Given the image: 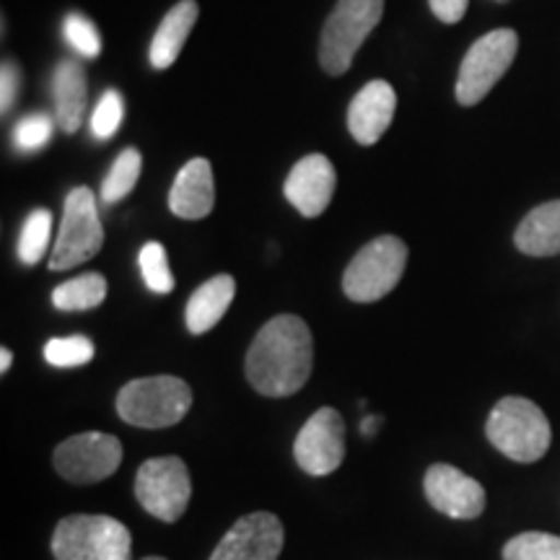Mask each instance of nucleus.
I'll use <instances>...</instances> for the list:
<instances>
[{"label":"nucleus","instance_id":"f03ea898","mask_svg":"<svg viewBox=\"0 0 560 560\" xmlns=\"http://www.w3.org/2000/svg\"><path fill=\"white\" fill-rule=\"evenodd\" d=\"M486 433L490 444L503 457L524 462V465L542 459L552 441L548 416L527 397H503L499 400V405L490 410Z\"/></svg>","mask_w":560,"mask_h":560},{"label":"nucleus","instance_id":"f257e3e1","mask_svg":"<svg viewBox=\"0 0 560 560\" xmlns=\"http://www.w3.org/2000/svg\"><path fill=\"white\" fill-rule=\"evenodd\" d=\"M314 340L296 314L272 317L247 350V380L265 397H289L310 382Z\"/></svg>","mask_w":560,"mask_h":560},{"label":"nucleus","instance_id":"bb28decb","mask_svg":"<svg viewBox=\"0 0 560 560\" xmlns=\"http://www.w3.org/2000/svg\"><path fill=\"white\" fill-rule=\"evenodd\" d=\"M122 115H125V104H122L120 91L115 89L104 91L100 104H96L94 115H91V132H94L100 140H109L117 130H120Z\"/></svg>","mask_w":560,"mask_h":560},{"label":"nucleus","instance_id":"39448f33","mask_svg":"<svg viewBox=\"0 0 560 560\" xmlns=\"http://www.w3.org/2000/svg\"><path fill=\"white\" fill-rule=\"evenodd\" d=\"M384 0H338L319 42V62L330 75H342L353 62L363 39L382 21Z\"/></svg>","mask_w":560,"mask_h":560},{"label":"nucleus","instance_id":"7ed1b4c3","mask_svg":"<svg viewBox=\"0 0 560 560\" xmlns=\"http://www.w3.org/2000/svg\"><path fill=\"white\" fill-rule=\"evenodd\" d=\"M192 408L190 384L177 376H143L125 384L117 395V412L138 429H170Z\"/></svg>","mask_w":560,"mask_h":560},{"label":"nucleus","instance_id":"412c9836","mask_svg":"<svg viewBox=\"0 0 560 560\" xmlns=\"http://www.w3.org/2000/svg\"><path fill=\"white\" fill-rule=\"evenodd\" d=\"M104 299H107V280L100 272H86L52 291V304L60 312L96 310Z\"/></svg>","mask_w":560,"mask_h":560},{"label":"nucleus","instance_id":"f8f14e48","mask_svg":"<svg viewBox=\"0 0 560 560\" xmlns=\"http://www.w3.org/2000/svg\"><path fill=\"white\" fill-rule=\"evenodd\" d=\"M283 550V524L276 514L255 511L231 527L210 560H278Z\"/></svg>","mask_w":560,"mask_h":560},{"label":"nucleus","instance_id":"72a5a7b5","mask_svg":"<svg viewBox=\"0 0 560 560\" xmlns=\"http://www.w3.org/2000/svg\"><path fill=\"white\" fill-rule=\"evenodd\" d=\"M143 560H166V558H143Z\"/></svg>","mask_w":560,"mask_h":560},{"label":"nucleus","instance_id":"a211bd4d","mask_svg":"<svg viewBox=\"0 0 560 560\" xmlns=\"http://www.w3.org/2000/svg\"><path fill=\"white\" fill-rule=\"evenodd\" d=\"M236 293V280L231 276H215L206 280L187 301L185 322L192 335H206L223 319Z\"/></svg>","mask_w":560,"mask_h":560},{"label":"nucleus","instance_id":"4be33fe9","mask_svg":"<svg viewBox=\"0 0 560 560\" xmlns=\"http://www.w3.org/2000/svg\"><path fill=\"white\" fill-rule=\"evenodd\" d=\"M140 166H143V156H140L138 149H125L120 156L115 159L112 170L102 185V202L107 206H115L122 198H128L132 187L138 185Z\"/></svg>","mask_w":560,"mask_h":560},{"label":"nucleus","instance_id":"9d476101","mask_svg":"<svg viewBox=\"0 0 560 560\" xmlns=\"http://www.w3.org/2000/svg\"><path fill=\"white\" fill-rule=\"evenodd\" d=\"M122 462V444L102 431L75 433L62 441L52 454V465L62 478L75 486L107 480Z\"/></svg>","mask_w":560,"mask_h":560},{"label":"nucleus","instance_id":"5701e85b","mask_svg":"<svg viewBox=\"0 0 560 560\" xmlns=\"http://www.w3.org/2000/svg\"><path fill=\"white\" fill-rule=\"evenodd\" d=\"M50 229H52V213L47 208L32 210V215L26 219L24 229L19 236V260L24 265H37L42 255L47 252V242H50Z\"/></svg>","mask_w":560,"mask_h":560},{"label":"nucleus","instance_id":"9b49d317","mask_svg":"<svg viewBox=\"0 0 560 560\" xmlns=\"http://www.w3.org/2000/svg\"><path fill=\"white\" fill-rule=\"evenodd\" d=\"M293 457L306 475L325 478L346 459V423L335 408H319L301 425Z\"/></svg>","mask_w":560,"mask_h":560},{"label":"nucleus","instance_id":"7c9ffc66","mask_svg":"<svg viewBox=\"0 0 560 560\" xmlns=\"http://www.w3.org/2000/svg\"><path fill=\"white\" fill-rule=\"evenodd\" d=\"M16 86H19V70L5 62L3 73H0V109L9 112L16 100Z\"/></svg>","mask_w":560,"mask_h":560},{"label":"nucleus","instance_id":"423d86ee","mask_svg":"<svg viewBox=\"0 0 560 560\" xmlns=\"http://www.w3.org/2000/svg\"><path fill=\"white\" fill-rule=\"evenodd\" d=\"M405 265H408L405 242L397 236H380L350 260L346 276H342V291L350 301H359V304L380 301L400 283Z\"/></svg>","mask_w":560,"mask_h":560},{"label":"nucleus","instance_id":"cd10ccee","mask_svg":"<svg viewBox=\"0 0 560 560\" xmlns=\"http://www.w3.org/2000/svg\"><path fill=\"white\" fill-rule=\"evenodd\" d=\"M62 32H66L68 45L73 47L81 58H96V55L102 52L100 30H96L86 16H81V13H70L66 19V26H62Z\"/></svg>","mask_w":560,"mask_h":560},{"label":"nucleus","instance_id":"6e6552de","mask_svg":"<svg viewBox=\"0 0 560 560\" xmlns=\"http://www.w3.org/2000/svg\"><path fill=\"white\" fill-rule=\"evenodd\" d=\"M520 50V37L514 30H495L480 37L462 60L457 79V102L462 107H475L486 100L490 89L503 79Z\"/></svg>","mask_w":560,"mask_h":560},{"label":"nucleus","instance_id":"c756f323","mask_svg":"<svg viewBox=\"0 0 560 560\" xmlns=\"http://www.w3.org/2000/svg\"><path fill=\"white\" fill-rule=\"evenodd\" d=\"M467 3L470 0H429L433 16L444 24H457V21L467 13Z\"/></svg>","mask_w":560,"mask_h":560},{"label":"nucleus","instance_id":"ddd939ff","mask_svg":"<svg viewBox=\"0 0 560 560\" xmlns=\"http://www.w3.org/2000/svg\"><path fill=\"white\" fill-rule=\"evenodd\" d=\"M423 490L431 506L452 520H475L486 509V488L470 475L444 465V462L429 467Z\"/></svg>","mask_w":560,"mask_h":560},{"label":"nucleus","instance_id":"20e7f679","mask_svg":"<svg viewBox=\"0 0 560 560\" xmlns=\"http://www.w3.org/2000/svg\"><path fill=\"white\" fill-rule=\"evenodd\" d=\"M130 529L104 514L66 516L52 535L55 560H130Z\"/></svg>","mask_w":560,"mask_h":560},{"label":"nucleus","instance_id":"2eb2a0df","mask_svg":"<svg viewBox=\"0 0 560 560\" xmlns=\"http://www.w3.org/2000/svg\"><path fill=\"white\" fill-rule=\"evenodd\" d=\"M397 109V94L387 81H371L348 107V130L361 145H374L389 130Z\"/></svg>","mask_w":560,"mask_h":560},{"label":"nucleus","instance_id":"1a4fd4ad","mask_svg":"<svg viewBox=\"0 0 560 560\" xmlns=\"http://www.w3.org/2000/svg\"><path fill=\"white\" fill-rule=\"evenodd\" d=\"M192 480L179 457H153L140 465L136 475V499L161 522H177L187 511Z\"/></svg>","mask_w":560,"mask_h":560},{"label":"nucleus","instance_id":"0eeeda50","mask_svg":"<svg viewBox=\"0 0 560 560\" xmlns=\"http://www.w3.org/2000/svg\"><path fill=\"white\" fill-rule=\"evenodd\" d=\"M104 244V229L96 210L94 192L89 187H75L66 198L58 242L52 247L50 270H70L94 260Z\"/></svg>","mask_w":560,"mask_h":560},{"label":"nucleus","instance_id":"c85d7f7f","mask_svg":"<svg viewBox=\"0 0 560 560\" xmlns=\"http://www.w3.org/2000/svg\"><path fill=\"white\" fill-rule=\"evenodd\" d=\"M52 130H55V122L50 120V117L37 112V115L24 117V120L16 125V130H13V145L24 153L39 151L50 143Z\"/></svg>","mask_w":560,"mask_h":560},{"label":"nucleus","instance_id":"2f4dec72","mask_svg":"<svg viewBox=\"0 0 560 560\" xmlns=\"http://www.w3.org/2000/svg\"><path fill=\"white\" fill-rule=\"evenodd\" d=\"M376 425H380V418H376V416H369V418L363 420V423H361V431L366 433V436H374Z\"/></svg>","mask_w":560,"mask_h":560},{"label":"nucleus","instance_id":"6ab92c4d","mask_svg":"<svg viewBox=\"0 0 560 560\" xmlns=\"http://www.w3.org/2000/svg\"><path fill=\"white\" fill-rule=\"evenodd\" d=\"M516 249L529 257L560 255V200L529 210L514 234Z\"/></svg>","mask_w":560,"mask_h":560},{"label":"nucleus","instance_id":"b1692460","mask_svg":"<svg viewBox=\"0 0 560 560\" xmlns=\"http://www.w3.org/2000/svg\"><path fill=\"white\" fill-rule=\"evenodd\" d=\"M503 560H560V537L548 532H522L506 542Z\"/></svg>","mask_w":560,"mask_h":560},{"label":"nucleus","instance_id":"473e14b6","mask_svg":"<svg viewBox=\"0 0 560 560\" xmlns=\"http://www.w3.org/2000/svg\"><path fill=\"white\" fill-rule=\"evenodd\" d=\"M11 363H13V353L9 348H0V371H9L11 369Z\"/></svg>","mask_w":560,"mask_h":560},{"label":"nucleus","instance_id":"4468645a","mask_svg":"<svg viewBox=\"0 0 560 560\" xmlns=\"http://www.w3.org/2000/svg\"><path fill=\"white\" fill-rule=\"evenodd\" d=\"M335 185H338V177H335L332 161L322 156V153H312V156H304L299 164H293L289 179L283 185V192L285 200L301 215L317 219L330 206Z\"/></svg>","mask_w":560,"mask_h":560},{"label":"nucleus","instance_id":"a878e982","mask_svg":"<svg viewBox=\"0 0 560 560\" xmlns=\"http://www.w3.org/2000/svg\"><path fill=\"white\" fill-rule=\"evenodd\" d=\"M96 348L94 342L83 335H70V338H55L45 346V361L50 366L58 369H73V366H83L94 359Z\"/></svg>","mask_w":560,"mask_h":560},{"label":"nucleus","instance_id":"aec40b11","mask_svg":"<svg viewBox=\"0 0 560 560\" xmlns=\"http://www.w3.org/2000/svg\"><path fill=\"white\" fill-rule=\"evenodd\" d=\"M200 9L195 0H179L174 9L166 13L161 26L153 34L151 42V66L164 70L174 66V60L179 58L182 47H185L187 37H190L192 26L198 24Z\"/></svg>","mask_w":560,"mask_h":560},{"label":"nucleus","instance_id":"dca6fc26","mask_svg":"<svg viewBox=\"0 0 560 560\" xmlns=\"http://www.w3.org/2000/svg\"><path fill=\"white\" fill-rule=\"evenodd\" d=\"M215 185L208 159H192L182 166L170 192V210L185 221H198L213 210Z\"/></svg>","mask_w":560,"mask_h":560},{"label":"nucleus","instance_id":"393cba45","mask_svg":"<svg viewBox=\"0 0 560 560\" xmlns=\"http://www.w3.org/2000/svg\"><path fill=\"white\" fill-rule=\"evenodd\" d=\"M138 265H140V276H143L149 291L170 293L174 289V276H172L170 257H166L164 244L159 242L143 244V249H140L138 255Z\"/></svg>","mask_w":560,"mask_h":560},{"label":"nucleus","instance_id":"f3484780","mask_svg":"<svg viewBox=\"0 0 560 560\" xmlns=\"http://www.w3.org/2000/svg\"><path fill=\"white\" fill-rule=\"evenodd\" d=\"M52 96H55V122L62 132L73 136L81 128L83 115L89 104V83L86 70L79 60H62L52 75Z\"/></svg>","mask_w":560,"mask_h":560}]
</instances>
